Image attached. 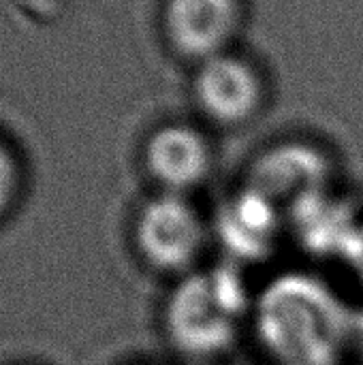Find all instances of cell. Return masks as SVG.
Here are the masks:
<instances>
[{
  "label": "cell",
  "mask_w": 363,
  "mask_h": 365,
  "mask_svg": "<svg viewBox=\"0 0 363 365\" xmlns=\"http://www.w3.org/2000/svg\"><path fill=\"white\" fill-rule=\"evenodd\" d=\"M250 329L274 365H340L353 346L357 319L329 282L287 272L255 293Z\"/></svg>",
  "instance_id": "1"
},
{
  "label": "cell",
  "mask_w": 363,
  "mask_h": 365,
  "mask_svg": "<svg viewBox=\"0 0 363 365\" xmlns=\"http://www.w3.org/2000/svg\"><path fill=\"white\" fill-rule=\"evenodd\" d=\"M252 302L237 267H199L178 278L165 299V338L188 359H216L250 329Z\"/></svg>",
  "instance_id": "2"
},
{
  "label": "cell",
  "mask_w": 363,
  "mask_h": 365,
  "mask_svg": "<svg viewBox=\"0 0 363 365\" xmlns=\"http://www.w3.org/2000/svg\"><path fill=\"white\" fill-rule=\"evenodd\" d=\"M212 237V225L184 195L158 192L133 220V246L156 274L182 278L199 269Z\"/></svg>",
  "instance_id": "3"
},
{
  "label": "cell",
  "mask_w": 363,
  "mask_h": 365,
  "mask_svg": "<svg viewBox=\"0 0 363 365\" xmlns=\"http://www.w3.org/2000/svg\"><path fill=\"white\" fill-rule=\"evenodd\" d=\"M193 90L199 109L220 126L246 124L265 101L261 73L231 51L199 62Z\"/></svg>",
  "instance_id": "4"
},
{
  "label": "cell",
  "mask_w": 363,
  "mask_h": 365,
  "mask_svg": "<svg viewBox=\"0 0 363 365\" xmlns=\"http://www.w3.org/2000/svg\"><path fill=\"white\" fill-rule=\"evenodd\" d=\"M242 24V0H167L163 9V28L171 47L199 62L227 53Z\"/></svg>",
  "instance_id": "5"
},
{
  "label": "cell",
  "mask_w": 363,
  "mask_h": 365,
  "mask_svg": "<svg viewBox=\"0 0 363 365\" xmlns=\"http://www.w3.org/2000/svg\"><path fill=\"white\" fill-rule=\"evenodd\" d=\"M329 158L310 143L289 141L265 152L252 167L248 186L272 199L282 212L329 190Z\"/></svg>",
  "instance_id": "6"
},
{
  "label": "cell",
  "mask_w": 363,
  "mask_h": 365,
  "mask_svg": "<svg viewBox=\"0 0 363 365\" xmlns=\"http://www.w3.org/2000/svg\"><path fill=\"white\" fill-rule=\"evenodd\" d=\"M143 163L160 192L188 197L208 182L214 152L201 130L188 124H165L145 141Z\"/></svg>",
  "instance_id": "7"
},
{
  "label": "cell",
  "mask_w": 363,
  "mask_h": 365,
  "mask_svg": "<svg viewBox=\"0 0 363 365\" xmlns=\"http://www.w3.org/2000/svg\"><path fill=\"white\" fill-rule=\"evenodd\" d=\"M282 222V210L263 192L246 186L220 207L212 225V235L220 240L233 259L255 261L276 246Z\"/></svg>",
  "instance_id": "8"
},
{
  "label": "cell",
  "mask_w": 363,
  "mask_h": 365,
  "mask_svg": "<svg viewBox=\"0 0 363 365\" xmlns=\"http://www.w3.org/2000/svg\"><path fill=\"white\" fill-rule=\"evenodd\" d=\"M19 165L13 152L0 141V216L11 207L19 190Z\"/></svg>",
  "instance_id": "9"
},
{
  "label": "cell",
  "mask_w": 363,
  "mask_h": 365,
  "mask_svg": "<svg viewBox=\"0 0 363 365\" xmlns=\"http://www.w3.org/2000/svg\"><path fill=\"white\" fill-rule=\"evenodd\" d=\"M357 252H359V257L363 259V233L359 235V242H357Z\"/></svg>",
  "instance_id": "10"
}]
</instances>
